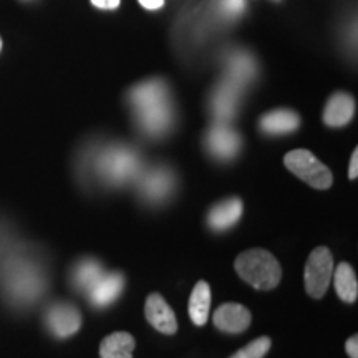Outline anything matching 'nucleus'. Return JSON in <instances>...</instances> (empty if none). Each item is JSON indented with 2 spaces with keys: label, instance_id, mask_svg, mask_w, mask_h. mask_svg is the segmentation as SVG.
<instances>
[{
  "label": "nucleus",
  "instance_id": "nucleus-23",
  "mask_svg": "<svg viewBox=\"0 0 358 358\" xmlns=\"http://www.w3.org/2000/svg\"><path fill=\"white\" fill-rule=\"evenodd\" d=\"M345 348H347V353L350 358H358V337L357 335H353L347 340L345 343Z\"/></svg>",
  "mask_w": 358,
  "mask_h": 358
},
{
  "label": "nucleus",
  "instance_id": "nucleus-16",
  "mask_svg": "<svg viewBox=\"0 0 358 358\" xmlns=\"http://www.w3.org/2000/svg\"><path fill=\"white\" fill-rule=\"evenodd\" d=\"M301 127V118L292 110H274L264 115L259 122V128L267 134L292 133Z\"/></svg>",
  "mask_w": 358,
  "mask_h": 358
},
{
  "label": "nucleus",
  "instance_id": "nucleus-4",
  "mask_svg": "<svg viewBox=\"0 0 358 358\" xmlns=\"http://www.w3.org/2000/svg\"><path fill=\"white\" fill-rule=\"evenodd\" d=\"M234 266L241 279L257 290L274 289L282 279L279 261L264 249H250L239 254Z\"/></svg>",
  "mask_w": 358,
  "mask_h": 358
},
{
  "label": "nucleus",
  "instance_id": "nucleus-15",
  "mask_svg": "<svg viewBox=\"0 0 358 358\" xmlns=\"http://www.w3.org/2000/svg\"><path fill=\"white\" fill-rule=\"evenodd\" d=\"M103 274H105V268L100 261L93 257H85L71 267L70 280L78 292L87 295L93 289V285L101 279Z\"/></svg>",
  "mask_w": 358,
  "mask_h": 358
},
{
  "label": "nucleus",
  "instance_id": "nucleus-6",
  "mask_svg": "<svg viewBox=\"0 0 358 358\" xmlns=\"http://www.w3.org/2000/svg\"><path fill=\"white\" fill-rule=\"evenodd\" d=\"M138 194L150 204H163L176 189V174L166 166H155L136 178Z\"/></svg>",
  "mask_w": 358,
  "mask_h": 358
},
{
  "label": "nucleus",
  "instance_id": "nucleus-13",
  "mask_svg": "<svg viewBox=\"0 0 358 358\" xmlns=\"http://www.w3.org/2000/svg\"><path fill=\"white\" fill-rule=\"evenodd\" d=\"M243 211L244 206L239 198L224 199L211 208L208 214V226L216 232L231 229L243 216Z\"/></svg>",
  "mask_w": 358,
  "mask_h": 358
},
{
  "label": "nucleus",
  "instance_id": "nucleus-20",
  "mask_svg": "<svg viewBox=\"0 0 358 358\" xmlns=\"http://www.w3.org/2000/svg\"><path fill=\"white\" fill-rule=\"evenodd\" d=\"M332 279L335 284V290H337L338 297L342 299L343 302L352 303L357 301L358 282H357L355 271H353L350 264L347 262L338 264V267L334 268Z\"/></svg>",
  "mask_w": 358,
  "mask_h": 358
},
{
  "label": "nucleus",
  "instance_id": "nucleus-1",
  "mask_svg": "<svg viewBox=\"0 0 358 358\" xmlns=\"http://www.w3.org/2000/svg\"><path fill=\"white\" fill-rule=\"evenodd\" d=\"M47 277L40 264L27 254H8L0 262V294L10 306L25 308L42 297Z\"/></svg>",
  "mask_w": 358,
  "mask_h": 358
},
{
  "label": "nucleus",
  "instance_id": "nucleus-3",
  "mask_svg": "<svg viewBox=\"0 0 358 358\" xmlns=\"http://www.w3.org/2000/svg\"><path fill=\"white\" fill-rule=\"evenodd\" d=\"M93 174L106 186H124L141 173L140 155L124 146H113L101 151L92 163Z\"/></svg>",
  "mask_w": 358,
  "mask_h": 358
},
{
  "label": "nucleus",
  "instance_id": "nucleus-10",
  "mask_svg": "<svg viewBox=\"0 0 358 358\" xmlns=\"http://www.w3.org/2000/svg\"><path fill=\"white\" fill-rule=\"evenodd\" d=\"M124 289V275L122 272H105L101 279L87 294L90 303L96 308H106L120 297Z\"/></svg>",
  "mask_w": 358,
  "mask_h": 358
},
{
  "label": "nucleus",
  "instance_id": "nucleus-14",
  "mask_svg": "<svg viewBox=\"0 0 358 358\" xmlns=\"http://www.w3.org/2000/svg\"><path fill=\"white\" fill-rule=\"evenodd\" d=\"M353 115H355V100L348 93L338 92L327 101L324 122L332 128L345 127L347 123L352 122Z\"/></svg>",
  "mask_w": 358,
  "mask_h": 358
},
{
  "label": "nucleus",
  "instance_id": "nucleus-19",
  "mask_svg": "<svg viewBox=\"0 0 358 358\" xmlns=\"http://www.w3.org/2000/svg\"><path fill=\"white\" fill-rule=\"evenodd\" d=\"M209 307H211V289L204 280H199L192 289L189 297V317L196 325L201 327L208 322Z\"/></svg>",
  "mask_w": 358,
  "mask_h": 358
},
{
  "label": "nucleus",
  "instance_id": "nucleus-26",
  "mask_svg": "<svg viewBox=\"0 0 358 358\" xmlns=\"http://www.w3.org/2000/svg\"><path fill=\"white\" fill-rule=\"evenodd\" d=\"M358 176V151L355 150L352 153V159H350V168H348V178L350 179H357Z\"/></svg>",
  "mask_w": 358,
  "mask_h": 358
},
{
  "label": "nucleus",
  "instance_id": "nucleus-28",
  "mask_svg": "<svg viewBox=\"0 0 358 358\" xmlns=\"http://www.w3.org/2000/svg\"><path fill=\"white\" fill-rule=\"evenodd\" d=\"M0 50H2V38H0Z\"/></svg>",
  "mask_w": 358,
  "mask_h": 358
},
{
  "label": "nucleus",
  "instance_id": "nucleus-5",
  "mask_svg": "<svg viewBox=\"0 0 358 358\" xmlns=\"http://www.w3.org/2000/svg\"><path fill=\"white\" fill-rule=\"evenodd\" d=\"M285 168L290 169L295 176L306 181L315 189H329L334 182V174L324 163L313 156L308 150H294L285 155Z\"/></svg>",
  "mask_w": 358,
  "mask_h": 358
},
{
  "label": "nucleus",
  "instance_id": "nucleus-24",
  "mask_svg": "<svg viewBox=\"0 0 358 358\" xmlns=\"http://www.w3.org/2000/svg\"><path fill=\"white\" fill-rule=\"evenodd\" d=\"M92 3L98 8H105V10H113L120 6V0H92Z\"/></svg>",
  "mask_w": 358,
  "mask_h": 358
},
{
  "label": "nucleus",
  "instance_id": "nucleus-21",
  "mask_svg": "<svg viewBox=\"0 0 358 358\" xmlns=\"http://www.w3.org/2000/svg\"><path fill=\"white\" fill-rule=\"evenodd\" d=\"M231 82L236 83L237 87L248 82L254 75V64L248 57H237L231 62Z\"/></svg>",
  "mask_w": 358,
  "mask_h": 358
},
{
  "label": "nucleus",
  "instance_id": "nucleus-18",
  "mask_svg": "<svg viewBox=\"0 0 358 358\" xmlns=\"http://www.w3.org/2000/svg\"><path fill=\"white\" fill-rule=\"evenodd\" d=\"M134 342L133 335L128 332H115L103 338L100 343L101 358H133Z\"/></svg>",
  "mask_w": 358,
  "mask_h": 358
},
{
  "label": "nucleus",
  "instance_id": "nucleus-12",
  "mask_svg": "<svg viewBox=\"0 0 358 358\" xmlns=\"http://www.w3.org/2000/svg\"><path fill=\"white\" fill-rule=\"evenodd\" d=\"M214 325L221 332L226 334H241L245 332L250 325V312L241 303H222L214 312Z\"/></svg>",
  "mask_w": 358,
  "mask_h": 358
},
{
  "label": "nucleus",
  "instance_id": "nucleus-22",
  "mask_svg": "<svg viewBox=\"0 0 358 358\" xmlns=\"http://www.w3.org/2000/svg\"><path fill=\"white\" fill-rule=\"evenodd\" d=\"M271 345H272L271 338L259 337L256 340H252L249 345H245L241 348V350H237L234 355L229 358H264L266 357V353L271 350Z\"/></svg>",
  "mask_w": 358,
  "mask_h": 358
},
{
  "label": "nucleus",
  "instance_id": "nucleus-11",
  "mask_svg": "<svg viewBox=\"0 0 358 358\" xmlns=\"http://www.w3.org/2000/svg\"><path fill=\"white\" fill-rule=\"evenodd\" d=\"M146 320L161 334L174 335L178 330V320L173 308L159 294H150L145 303Z\"/></svg>",
  "mask_w": 358,
  "mask_h": 358
},
{
  "label": "nucleus",
  "instance_id": "nucleus-17",
  "mask_svg": "<svg viewBox=\"0 0 358 358\" xmlns=\"http://www.w3.org/2000/svg\"><path fill=\"white\" fill-rule=\"evenodd\" d=\"M239 88L236 83L229 82L217 87L213 96V111L221 122H227L234 116L237 110V100H239Z\"/></svg>",
  "mask_w": 358,
  "mask_h": 358
},
{
  "label": "nucleus",
  "instance_id": "nucleus-25",
  "mask_svg": "<svg viewBox=\"0 0 358 358\" xmlns=\"http://www.w3.org/2000/svg\"><path fill=\"white\" fill-rule=\"evenodd\" d=\"M222 3H224V7H226L227 10L232 13L241 12L244 8V0H222Z\"/></svg>",
  "mask_w": 358,
  "mask_h": 358
},
{
  "label": "nucleus",
  "instance_id": "nucleus-2",
  "mask_svg": "<svg viewBox=\"0 0 358 358\" xmlns=\"http://www.w3.org/2000/svg\"><path fill=\"white\" fill-rule=\"evenodd\" d=\"M129 101L136 110L138 122L150 136H163L173 123V108L168 87L161 80H150L129 92Z\"/></svg>",
  "mask_w": 358,
  "mask_h": 358
},
{
  "label": "nucleus",
  "instance_id": "nucleus-7",
  "mask_svg": "<svg viewBox=\"0 0 358 358\" xmlns=\"http://www.w3.org/2000/svg\"><path fill=\"white\" fill-rule=\"evenodd\" d=\"M334 274V256L327 248H317L306 264V289L313 299H322L329 289Z\"/></svg>",
  "mask_w": 358,
  "mask_h": 358
},
{
  "label": "nucleus",
  "instance_id": "nucleus-9",
  "mask_svg": "<svg viewBox=\"0 0 358 358\" xmlns=\"http://www.w3.org/2000/svg\"><path fill=\"white\" fill-rule=\"evenodd\" d=\"M204 145L208 153L219 161H231L241 151L243 141L234 129L226 123H217L204 136Z\"/></svg>",
  "mask_w": 358,
  "mask_h": 358
},
{
  "label": "nucleus",
  "instance_id": "nucleus-27",
  "mask_svg": "<svg viewBox=\"0 0 358 358\" xmlns=\"http://www.w3.org/2000/svg\"><path fill=\"white\" fill-rule=\"evenodd\" d=\"M140 3L145 8H150V10H156V8L164 6V0H140Z\"/></svg>",
  "mask_w": 358,
  "mask_h": 358
},
{
  "label": "nucleus",
  "instance_id": "nucleus-8",
  "mask_svg": "<svg viewBox=\"0 0 358 358\" xmlns=\"http://www.w3.org/2000/svg\"><path fill=\"white\" fill-rule=\"evenodd\" d=\"M43 320L53 337L69 338L82 327V313L69 302H55L45 310Z\"/></svg>",
  "mask_w": 358,
  "mask_h": 358
}]
</instances>
